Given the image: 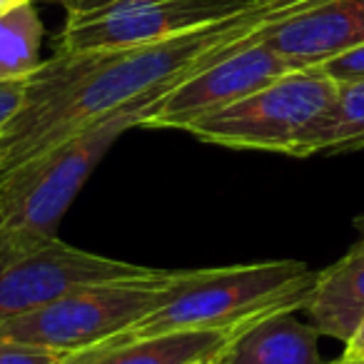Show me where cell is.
I'll return each mask as SVG.
<instances>
[{
	"instance_id": "obj_1",
	"label": "cell",
	"mask_w": 364,
	"mask_h": 364,
	"mask_svg": "<svg viewBox=\"0 0 364 364\" xmlns=\"http://www.w3.org/2000/svg\"><path fill=\"white\" fill-rule=\"evenodd\" d=\"M319 0H264L188 33L112 50H58L26 80V97L0 135L8 172L70 132L127 105L152 107L180 82Z\"/></svg>"
},
{
	"instance_id": "obj_2",
	"label": "cell",
	"mask_w": 364,
	"mask_h": 364,
	"mask_svg": "<svg viewBox=\"0 0 364 364\" xmlns=\"http://www.w3.org/2000/svg\"><path fill=\"white\" fill-rule=\"evenodd\" d=\"M312 282L314 272L299 259L167 272L162 302L127 334L235 332L264 314L302 309Z\"/></svg>"
},
{
	"instance_id": "obj_3",
	"label": "cell",
	"mask_w": 364,
	"mask_h": 364,
	"mask_svg": "<svg viewBox=\"0 0 364 364\" xmlns=\"http://www.w3.org/2000/svg\"><path fill=\"white\" fill-rule=\"evenodd\" d=\"M152 107L127 105L87 122L55 145L0 172V232L26 240H53L60 218L105 157L132 127H145Z\"/></svg>"
},
{
	"instance_id": "obj_4",
	"label": "cell",
	"mask_w": 364,
	"mask_h": 364,
	"mask_svg": "<svg viewBox=\"0 0 364 364\" xmlns=\"http://www.w3.org/2000/svg\"><path fill=\"white\" fill-rule=\"evenodd\" d=\"M337 87L322 68L289 70L252 95L200 117L188 132L210 145L294 157L304 135L329 110Z\"/></svg>"
},
{
	"instance_id": "obj_5",
	"label": "cell",
	"mask_w": 364,
	"mask_h": 364,
	"mask_svg": "<svg viewBox=\"0 0 364 364\" xmlns=\"http://www.w3.org/2000/svg\"><path fill=\"white\" fill-rule=\"evenodd\" d=\"M167 272L77 287L36 312L0 322V337L58 352H80L127 332L145 319L165 294Z\"/></svg>"
},
{
	"instance_id": "obj_6",
	"label": "cell",
	"mask_w": 364,
	"mask_h": 364,
	"mask_svg": "<svg viewBox=\"0 0 364 364\" xmlns=\"http://www.w3.org/2000/svg\"><path fill=\"white\" fill-rule=\"evenodd\" d=\"M264 0H60L65 28L58 50H112L188 33Z\"/></svg>"
},
{
	"instance_id": "obj_7",
	"label": "cell",
	"mask_w": 364,
	"mask_h": 364,
	"mask_svg": "<svg viewBox=\"0 0 364 364\" xmlns=\"http://www.w3.org/2000/svg\"><path fill=\"white\" fill-rule=\"evenodd\" d=\"M155 272L157 269L70 247L58 237L46 240L0 267V322L36 312L77 287L150 277Z\"/></svg>"
},
{
	"instance_id": "obj_8",
	"label": "cell",
	"mask_w": 364,
	"mask_h": 364,
	"mask_svg": "<svg viewBox=\"0 0 364 364\" xmlns=\"http://www.w3.org/2000/svg\"><path fill=\"white\" fill-rule=\"evenodd\" d=\"M289 70L292 68L287 60L277 55L259 36L172 87L150 112L145 127L188 132L200 117L252 95Z\"/></svg>"
},
{
	"instance_id": "obj_9",
	"label": "cell",
	"mask_w": 364,
	"mask_h": 364,
	"mask_svg": "<svg viewBox=\"0 0 364 364\" xmlns=\"http://www.w3.org/2000/svg\"><path fill=\"white\" fill-rule=\"evenodd\" d=\"M262 41L292 70L319 68L364 43V0H319L272 23Z\"/></svg>"
},
{
	"instance_id": "obj_10",
	"label": "cell",
	"mask_w": 364,
	"mask_h": 364,
	"mask_svg": "<svg viewBox=\"0 0 364 364\" xmlns=\"http://www.w3.org/2000/svg\"><path fill=\"white\" fill-rule=\"evenodd\" d=\"M215 364H324V359L319 332L287 309L235 329Z\"/></svg>"
},
{
	"instance_id": "obj_11",
	"label": "cell",
	"mask_w": 364,
	"mask_h": 364,
	"mask_svg": "<svg viewBox=\"0 0 364 364\" xmlns=\"http://www.w3.org/2000/svg\"><path fill=\"white\" fill-rule=\"evenodd\" d=\"M312 327L324 337L347 344L364 322V240L344 257L314 272L304 307Z\"/></svg>"
},
{
	"instance_id": "obj_12",
	"label": "cell",
	"mask_w": 364,
	"mask_h": 364,
	"mask_svg": "<svg viewBox=\"0 0 364 364\" xmlns=\"http://www.w3.org/2000/svg\"><path fill=\"white\" fill-rule=\"evenodd\" d=\"M232 332H167L130 337L127 332L73 352L63 364H193L215 359Z\"/></svg>"
},
{
	"instance_id": "obj_13",
	"label": "cell",
	"mask_w": 364,
	"mask_h": 364,
	"mask_svg": "<svg viewBox=\"0 0 364 364\" xmlns=\"http://www.w3.org/2000/svg\"><path fill=\"white\" fill-rule=\"evenodd\" d=\"M364 147V80L337 87L329 110L299 142L294 157L337 155Z\"/></svg>"
},
{
	"instance_id": "obj_14",
	"label": "cell",
	"mask_w": 364,
	"mask_h": 364,
	"mask_svg": "<svg viewBox=\"0 0 364 364\" xmlns=\"http://www.w3.org/2000/svg\"><path fill=\"white\" fill-rule=\"evenodd\" d=\"M43 23L33 3L0 13V82L28 80L41 68Z\"/></svg>"
},
{
	"instance_id": "obj_15",
	"label": "cell",
	"mask_w": 364,
	"mask_h": 364,
	"mask_svg": "<svg viewBox=\"0 0 364 364\" xmlns=\"http://www.w3.org/2000/svg\"><path fill=\"white\" fill-rule=\"evenodd\" d=\"M65 357L68 354L58 349L0 337V364H63Z\"/></svg>"
},
{
	"instance_id": "obj_16",
	"label": "cell",
	"mask_w": 364,
	"mask_h": 364,
	"mask_svg": "<svg viewBox=\"0 0 364 364\" xmlns=\"http://www.w3.org/2000/svg\"><path fill=\"white\" fill-rule=\"evenodd\" d=\"M329 77H332L337 85L344 82H354V80H364V43L352 50L342 53V55L332 58L324 65H319Z\"/></svg>"
},
{
	"instance_id": "obj_17",
	"label": "cell",
	"mask_w": 364,
	"mask_h": 364,
	"mask_svg": "<svg viewBox=\"0 0 364 364\" xmlns=\"http://www.w3.org/2000/svg\"><path fill=\"white\" fill-rule=\"evenodd\" d=\"M26 97V80H3L0 82V135L8 125L13 122V117L18 115Z\"/></svg>"
},
{
	"instance_id": "obj_18",
	"label": "cell",
	"mask_w": 364,
	"mask_h": 364,
	"mask_svg": "<svg viewBox=\"0 0 364 364\" xmlns=\"http://www.w3.org/2000/svg\"><path fill=\"white\" fill-rule=\"evenodd\" d=\"M342 357L347 359V362H364V322L359 324V329L354 332V337L344 344Z\"/></svg>"
},
{
	"instance_id": "obj_19",
	"label": "cell",
	"mask_w": 364,
	"mask_h": 364,
	"mask_svg": "<svg viewBox=\"0 0 364 364\" xmlns=\"http://www.w3.org/2000/svg\"><path fill=\"white\" fill-rule=\"evenodd\" d=\"M26 3H33V0H0V13L13 11L18 6H26Z\"/></svg>"
},
{
	"instance_id": "obj_20",
	"label": "cell",
	"mask_w": 364,
	"mask_h": 364,
	"mask_svg": "<svg viewBox=\"0 0 364 364\" xmlns=\"http://www.w3.org/2000/svg\"><path fill=\"white\" fill-rule=\"evenodd\" d=\"M354 225H357V230H359V237L364 240V215H362V218H357V223H354Z\"/></svg>"
},
{
	"instance_id": "obj_21",
	"label": "cell",
	"mask_w": 364,
	"mask_h": 364,
	"mask_svg": "<svg viewBox=\"0 0 364 364\" xmlns=\"http://www.w3.org/2000/svg\"><path fill=\"white\" fill-rule=\"evenodd\" d=\"M324 364H349L344 357H339V359H334V362H324Z\"/></svg>"
},
{
	"instance_id": "obj_22",
	"label": "cell",
	"mask_w": 364,
	"mask_h": 364,
	"mask_svg": "<svg viewBox=\"0 0 364 364\" xmlns=\"http://www.w3.org/2000/svg\"><path fill=\"white\" fill-rule=\"evenodd\" d=\"M193 364H215V359H203V362H193Z\"/></svg>"
},
{
	"instance_id": "obj_23",
	"label": "cell",
	"mask_w": 364,
	"mask_h": 364,
	"mask_svg": "<svg viewBox=\"0 0 364 364\" xmlns=\"http://www.w3.org/2000/svg\"><path fill=\"white\" fill-rule=\"evenodd\" d=\"M349 364H364V362H349Z\"/></svg>"
}]
</instances>
